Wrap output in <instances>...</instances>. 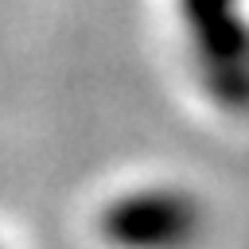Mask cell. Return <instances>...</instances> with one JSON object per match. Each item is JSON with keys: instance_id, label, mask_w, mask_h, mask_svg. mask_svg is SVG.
I'll return each mask as SVG.
<instances>
[{"instance_id": "1", "label": "cell", "mask_w": 249, "mask_h": 249, "mask_svg": "<svg viewBox=\"0 0 249 249\" xmlns=\"http://www.w3.org/2000/svg\"><path fill=\"white\" fill-rule=\"evenodd\" d=\"M171 8L202 101L249 121V0H175Z\"/></svg>"}, {"instance_id": "2", "label": "cell", "mask_w": 249, "mask_h": 249, "mask_svg": "<svg viewBox=\"0 0 249 249\" xmlns=\"http://www.w3.org/2000/svg\"><path fill=\"white\" fill-rule=\"evenodd\" d=\"M97 233L109 249H198L206 237V202L179 183H136L105 198Z\"/></svg>"}, {"instance_id": "3", "label": "cell", "mask_w": 249, "mask_h": 249, "mask_svg": "<svg viewBox=\"0 0 249 249\" xmlns=\"http://www.w3.org/2000/svg\"><path fill=\"white\" fill-rule=\"evenodd\" d=\"M0 249H8V245H4V241H0Z\"/></svg>"}]
</instances>
